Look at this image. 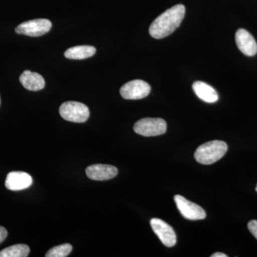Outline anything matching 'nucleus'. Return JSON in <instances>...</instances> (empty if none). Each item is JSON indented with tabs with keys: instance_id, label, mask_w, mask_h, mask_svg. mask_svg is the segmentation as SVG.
<instances>
[{
	"instance_id": "nucleus-1",
	"label": "nucleus",
	"mask_w": 257,
	"mask_h": 257,
	"mask_svg": "<svg viewBox=\"0 0 257 257\" xmlns=\"http://www.w3.org/2000/svg\"><path fill=\"white\" fill-rule=\"evenodd\" d=\"M185 7L177 5L154 20L150 28V35L155 39L168 37L180 26L185 15Z\"/></svg>"
},
{
	"instance_id": "nucleus-2",
	"label": "nucleus",
	"mask_w": 257,
	"mask_h": 257,
	"mask_svg": "<svg viewBox=\"0 0 257 257\" xmlns=\"http://www.w3.org/2000/svg\"><path fill=\"white\" fill-rule=\"evenodd\" d=\"M227 150V145L224 142L214 140L198 147L194 153V158L202 165H211L222 158Z\"/></svg>"
},
{
	"instance_id": "nucleus-3",
	"label": "nucleus",
	"mask_w": 257,
	"mask_h": 257,
	"mask_svg": "<svg viewBox=\"0 0 257 257\" xmlns=\"http://www.w3.org/2000/svg\"><path fill=\"white\" fill-rule=\"evenodd\" d=\"M60 114L64 119L75 123L85 122L89 117V109L85 104L77 101H67L60 108Z\"/></svg>"
},
{
	"instance_id": "nucleus-4",
	"label": "nucleus",
	"mask_w": 257,
	"mask_h": 257,
	"mask_svg": "<svg viewBox=\"0 0 257 257\" xmlns=\"http://www.w3.org/2000/svg\"><path fill=\"white\" fill-rule=\"evenodd\" d=\"M134 130L144 137L159 136L167 132V123L161 118H144L135 123Z\"/></svg>"
},
{
	"instance_id": "nucleus-5",
	"label": "nucleus",
	"mask_w": 257,
	"mask_h": 257,
	"mask_svg": "<svg viewBox=\"0 0 257 257\" xmlns=\"http://www.w3.org/2000/svg\"><path fill=\"white\" fill-rule=\"evenodd\" d=\"M52 23L47 19H36L19 25L15 32L19 35L40 37L50 31Z\"/></svg>"
},
{
	"instance_id": "nucleus-6",
	"label": "nucleus",
	"mask_w": 257,
	"mask_h": 257,
	"mask_svg": "<svg viewBox=\"0 0 257 257\" xmlns=\"http://www.w3.org/2000/svg\"><path fill=\"white\" fill-rule=\"evenodd\" d=\"M119 92L124 99L135 100L147 97L151 92V87L145 81L135 79L124 84Z\"/></svg>"
},
{
	"instance_id": "nucleus-7",
	"label": "nucleus",
	"mask_w": 257,
	"mask_h": 257,
	"mask_svg": "<svg viewBox=\"0 0 257 257\" xmlns=\"http://www.w3.org/2000/svg\"><path fill=\"white\" fill-rule=\"evenodd\" d=\"M175 202L177 209L185 219L189 220H202L205 219L207 214L200 206L187 200L181 195H175Z\"/></svg>"
},
{
	"instance_id": "nucleus-8",
	"label": "nucleus",
	"mask_w": 257,
	"mask_h": 257,
	"mask_svg": "<svg viewBox=\"0 0 257 257\" xmlns=\"http://www.w3.org/2000/svg\"><path fill=\"white\" fill-rule=\"evenodd\" d=\"M152 229L165 246L172 247L177 243V235L175 230L165 221L157 218L150 221Z\"/></svg>"
},
{
	"instance_id": "nucleus-9",
	"label": "nucleus",
	"mask_w": 257,
	"mask_h": 257,
	"mask_svg": "<svg viewBox=\"0 0 257 257\" xmlns=\"http://www.w3.org/2000/svg\"><path fill=\"white\" fill-rule=\"evenodd\" d=\"M236 45L243 55L252 57L257 53V43L252 35L244 29H239L235 35Z\"/></svg>"
},
{
	"instance_id": "nucleus-10",
	"label": "nucleus",
	"mask_w": 257,
	"mask_h": 257,
	"mask_svg": "<svg viewBox=\"0 0 257 257\" xmlns=\"http://www.w3.org/2000/svg\"><path fill=\"white\" fill-rule=\"evenodd\" d=\"M33 183L31 176L26 172H12L7 176L5 187L11 191L24 190Z\"/></svg>"
},
{
	"instance_id": "nucleus-11",
	"label": "nucleus",
	"mask_w": 257,
	"mask_h": 257,
	"mask_svg": "<svg viewBox=\"0 0 257 257\" xmlns=\"http://www.w3.org/2000/svg\"><path fill=\"white\" fill-rule=\"evenodd\" d=\"M86 173L87 177L92 180L105 181L116 177L118 170L114 166L98 164L88 167Z\"/></svg>"
},
{
	"instance_id": "nucleus-12",
	"label": "nucleus",
	"mask_w": 257,
	"mask_h": 257,
	"mask_svg": "<svg viewBox=\"0 0 257 257\" xmlns=\"http://www.w3.org/2000/svg\"><path fill=\"white\" fill-rule=\"evenodd\" d=\"M20 81L25 89L30 91L41 90L45 86V81L40 74L25 70L20 77Z\"/></svg>"
},
{
	"instance_id": "nucleus-13",
	"label": "nucleus",
	"mask_w": 257,
	"mask_h": 257,
	"mask_svg": "<svg viewBox=\"0 0 257 257\" xmlns=\"http://www.w3.org/2000/svg\"><path fill=\"white\" fill-rule=\"evenodd\" d=\"M192 88L196 95L205 102L214 103L219 99L215 89L207 83L197 81L193 84Z\"/></svg>"
},
{
	"instance_id": "nucleus-14",
	"label": "nucleus",
	"mask_w": 257,
	"mask_h": 257,
	"mask_svg": "<svg viewBox=\"0 0 257 257\" xmlns=\"http://www.w3.org/2000/svg\"><path fill=\"white\" fill-rule=\"evenodd\" d=\"M95 52V47L82 45L68 49L64 52V57L69 60H84L92 57Z\"/></svg>"
},
{
	"instance_id": "nucleus-15",
	"label": "nucleus",
	"mask_w": 257,
	"mask_h": 257,
	"mask_svg": "<svg viewBox=\"0 0 257 257\" xmlns=\"http://www.w3.org/2000/svg\"><path fill=\"white\" fill-rule=\"evenodd\" d=\"M30 251L28 245L20 243L0 251V257H27L29 256Z\"/></svg>"
},
{
	"instance_id": "nucleus-16",
	"label": "nucleus",
	"mask_w": 257,
	"mask_h": 257,
	"mask_svg": "<svg viewBox=\"0 0 257 257\" xmlns=\"http://www.w3.org/2000/svg\"><path fill=\"white\" fill-rule=\"evenodd\" d=\"M72 246L69 243H64L50 248L45 255L46 257H66L72 252Z\"/></svg>"
},
{
	"instance_id": "nucleus-17",
	"label": "nucleus",
	"mask_w": 257,
	"mask_h": 257,
	"mask_svg": "<svg viewBox=\"0 0 257 257\" xmlns=\"http://www.w3.org/2000/svg\"><path fill=\"white\" fill-rule=\"evenodd\" d=\"M248 229L251 234L257 239V220H251L248 222Z\"/></svg>"
},
{
	"instance_id": "nucleus-18",
	"label": "nucleus",
	"mask_w": 257,
	"mask_h": 257,
	"mask_svg": "<svg viewBox=\"0 0 257 257\" xmlns=\"http://www.w3.org/2000/svg\"><path fill=\"white\" fill-rule=\"evenodd\" d=\"M8 236V231L3 226H0V243H3Z\"/></svg>"
},
{
	"instance_id": "nucleus-19",
	"label": "nucleus",
	"mask_w": 257,
	"mask_h": 257,
	"mask_svg": "<svg viewBox=\"0 0 257 257\" xmlns=\"http://www.w3.org/2000/svg\"><path fill=\"white\" fill-rule=\"evenodd\" d=\"M211 257H227V255L225 254V253H221V252H216L213 253L211 256Z\"/></svg>"
},
{
	"instance_id": "nucleus-20",
	"label": "nucleus",
	"mask_w": 257,
	"mask_h": 257,
	"mask_svg": "<svg viewBox=\"0 0 257 257\" xmlns=\"http://www.w3.org/2000/svg\"><path fill=\"white\" fill-rule=\"evenodd\" d=\"M256 191L257 192V185H256Z\"/></svg>"
},
{
	"instance_id": "nucleus-21",
	"label": "nucleus",
	"mask_w": 257,
	"mask_h": 257,
	"mask_svg": "<svg viewBox=\"0 0 257 257\" xmlns=\"http://www.w3.org/2000/svg\"><path fill=\"white\" fill-rule=\"evenodd\" d=\"M0 102H1V101H0Z\"/></svg>"
}]
</instances>
